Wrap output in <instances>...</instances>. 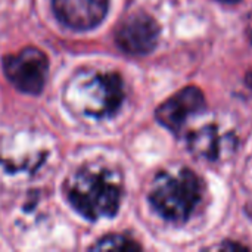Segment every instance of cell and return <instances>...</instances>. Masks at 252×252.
Instances as JSON below:
<instances>
[{"label":"cell","mask_w":252,"mask_h":252,"mask_svg":"<svg viewBox=\"0 0 252 252\" xmlns=\"http://www.w3.org/2000/svg\"><path fill=\"white\" fill-rule=\"evenodd\" d=\"M159 38L157 21L145 12L128 15L118 27L115 34L117 46L128 55L140 56L151 53Z\"/></svg>","instance_id":"5b68a950"},{"label":"cell","mask_w":252,"mask_h":252,"mask_svg":"<svg viewBox=\"0 0 252 252\" xmlns=\"http://www.w3.org/2000/svg\"><path fill=\"white\" fill-rule=\"evenodd\" d=\"M3 72L9 83L19 92L25 94L41 93L49 62L46 55L37 47H25L15 55H7L3 58Z\"/></svg>","instance_id":"277c9868"},{"label":"cell","mask_w":252,"mask_h":252,"mask_svg":"<svg viewBox=\"0 0 252 252\" xmlns=\"http://www.w3.org/2000/svg\"><path fill=\"white\" fill-rule=\"evenodd\" d=\"M248 35H250L252 41V15L250 16V21H248Z\"/></svg>","instance_id":"8fae6325"},{"label":"cell","mask_w":252,"mask_h":252,"mask_svg":"<svg viewBox=\"0 0 252 252\" xmlns=\"http://www.w3.org/2000/svg\"><path fill=\"white\" fill-rule=\"evenodd\" d=\"M247 84H248V87L251 89L252 92V69L248 72V75H247Z\"/></svg>","instance_id":"30bf717a"},{"label":"cell","mask_w":252,"mask_h":252,"mask_svg":"<svg viewBox=\"0 0 252 252\" xmlns=\"http://www.w3.org/2000/svg\"><path fill=\"white\" fill-rule=\"evenodd\" d=\"M52 7L61 24L77 31H86L103 21L108 12V0H52Z\"/></svg>","instance_id":"52a82bcc"},{"label":"cell","mask_w":252,"mask_h":252,"mask_svg":"<svg viewBox=\"0 0 252 252\" xmlns=\"http://www.w3.org/2000/svg\"><path fill=\"white\" fill-rule=\"evenodd\" d=\"M65 193L80 216L96 221L112 219L118 213L123 189L115 171L92 164L81 167L68 179Z\"/></svg>","instance_id":"6da1fadb"},{"label":"cell","mask_w":252,"mask_h":252,"mask_svg":"<svg viewBox=\"0 0 252 252\" xmlns=\"http://www.w3.org/2000/svg\"><path fill=\"white\" fill-rule=\"evenodd\" d=\"M202 195L199 177L189 168L177 173H159L151 188L149 201L154 210L170 221H186Z\"/></svg>","instance_id":"3957f363"},{"label":"cell","mask_w":252,"mask_h":252,"mask_svg":"<svg viewBox=\"0 0 252 252\" xmlns=\"http://www.w3.org/2000/svg\"><path fill=\"white\" fill-rule=\"evenodd\" d=\"M65 97L68 105L92 118L112 117L124 100V84L118 74L80 71L69 81Z\"/></svg>","instance_id":"7a4b0ae2"},{"label":"cell","mask_w":252,"mask_h":252,"mask_svg":"<svg viewBox=\"0 0 252 252\" xmlns=\"http://www.w3.org/2000/svg\"><path fill=\"white\" fill-rule=\"evenodd\" d=\"M205 109V97L204 93L193 86H189L170 99H167L155 112V117L161 126L168 128L170 131L179 134L186 124V121L202 112Z\"/></svg>","instance_id":"8992f818"},{"label":"cell","mask_w":252,"mask_h":252,"mask_svg":"<svg viewBox=\"0 0 252 252\" xmlns=\"http://www.w3.org/2000/svg\"><path fill=\"white\" fill-rule=\"evenodd\" d=\"M188 145H189V149L196 157L213 161V159H219L221 154L223 137L217 127L207 126L190 133L188 137Z\"/></svg>","instance_id":"ba28073f"},{"label":"cell","mask_w":252,"mask_h":252,"mask_svg":"<svg viewBox=\"0 0 252 252\" xmlns=\"http://www.w3.org/2000/svg\"><path fill=\"white\" fill-rule=\"evenodd\" d=\"M92 250L94 251H136L140 250V245L123 235H108L100 238Z\"/></svg>","instance_id":"9c48e42d"},{"label":"cell","mask_w":252,"mask_h":252,"mask_svg":"<svg viewBox=\"0 0 252 252\" xmlns=\"http://www.w3.org/2000/svg\"><path fill=\"white\" fill-rule=\"evenodd\" d=\"M221 1H226V3H236V1H239V0H221Z\"/></svg>","instance_id":"7c38bea8"}]
</instances>
